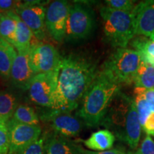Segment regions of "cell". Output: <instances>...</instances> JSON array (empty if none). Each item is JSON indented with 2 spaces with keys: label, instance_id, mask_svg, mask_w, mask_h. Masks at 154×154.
Masks as SVG:
<instances>
[{
  "label": "cell",
  "instance_id": "obj_3",
  "mask_svg": "<svg viewBox=\"0 0 154 154\" xmlns=\"http://www.w3.org/2000/svg\"><path fill=\"white\" fill-rule=\"evenodd\" d=\"M103 31L109 44L116 48H126L136 36L134 14L118 11L106 6L100 9Z\"/></svg>",
  "mask_w": 154,
  "mask_h": 154
},
{
  "label": "cell",
  "instance_id": "obj_6",
  "mask_svg": "<svg viewBox=\"0 0 154 154\" xmlns=\"http://www.w3.org/2000/svg\"><path fill=\"white\" fill-rule=\"evenodd\" d=\"M58 72L41 73L34 76L28 88L31 101L40 106L52 109Z\"/></svg>",
  "mask_w": 154,
  "mask_h": 154
},
{
  "label": "cell",
  "instance_id": "obj_7",
  "mask_svg": "<svg viewBox=\"0 0 154 154\" xmlns=\"http://www.w3.org/2000/svg\"><path fill=\"white\" fill-rule=\"evenodd\" d=\"M71 5L67 1L57 0L50 2L46 8V29L49 36L57 42H62L65 39L66 22Z\"/></svg>",
  "mask_w": 154,
  "mask_h": 154
},
{
  "label": "cell",
  "instance_id": "obj_20",
  "mask_svg": "<svg viewBox=\"0 0 154 154\" xmlns=\"http://www.w3.org/2000/svg\"><path fill=\"white\" fill-rule=\"evenodd\" d=\"M18 101L14 94L7 91H0V119L7 123L12 118Z\"/></svg>",
  "mask_w": 154,
  "mask_h": 154
},
{
  "label": "cell",
  "instance_id": "obj_26",
  "mask_svg": "<svg viewBox=\"0 0 154 154\" xmlns=\"http://www.w3.org/2000/svg\"><path fill=\"white\" fill-rule=\"evenodd\" d=\"M134 154H154V141L151 136H146Z\"/></svg>",
  "mask_w": 154,
  "mask_h": 154
},
{
  "label": "cell",
  "instance_id": "obj_31",
  "mask_svg": "<svg viewBox=\"0 0 154 154\" xmlns=\"http://www.w3.org/2000/svg\"><path fill=\"white\" fill-rule=\"evenodd\" d=\"M140 91L146 99V101H149L152 106H154V88L153 89H143L140 88Z\"/></svg>",
  "mask_w": 154,
  "mask_h": 154
},
{
  "label": "cell",
  "instance_id": "obj_11",
  "mask_svg": "<svg viewBox=\"0 0 154 154\" xmlns=\"http://www.w3.org/2000/svg\"><path fill=\"white\" fill-rule=\"evenodd\" d=\"M42 119L49 123L54 133L68 138L76 137L82 128V121L70 112L51 109Z\"/></svg>",
  "mask_w": 154,
  "mask_h": 154
},
{
  "label": "cell",
  "instance_id": "obj_19",
  "mask_svg": "<svg viewBox=\"0 0 154 154\" xmlns=\"http://www.w3.org/2000/svg\"><path fill=\"white\" fill-rule=\"evenodd\" d=\"M135 88H154V66L142 61L134 80Z\"/></svg>",
  "mask_w": 154,
  "mask_h": 154
},
{
  "label": "cell",
  "instance_id": "obj_30",
  "mask_svg": "<svg viewBox=\"0 0 154 154\" xmlns=\"http://www.w3.org/2000/svg\"><path fill=\"white\" fill-rule=\"evenodd\" d=\"M82 154H126L124 151L121 149H111L107 150V151H88L84 149H82Z\"/></svg>",
  "mask_w": 154,
  "mask_h": 154
},
{
  "label": "cell",
  "instance_id": "obj_17",
  "mask_svg": "<svg viewBox=\"0 0 154 154\" xmlns=\"http://www.w3.org/2000/svg\"><path fill=\"white\" fill-rule=\"evenodd\" d=\"M17 55L14 46L0 37V76L5 81L10 79L11 69Z\"/></svg>",
  "mask_w": 154,
  "mask_h": 154
},
{
  "label": "cell",
  "instance_id": "obj_13",
  "mask_svg": "<svg viewBox=\"0 0 154 154\" xmlns=\"http://www.w3.org/2000/svg\"><path fill=\"white\" fill-rule=\"evenodd\" d=\"M133 13L136 35L151 38L154 34V0L136 4Z\"/></svg>",
  "mask_w": 154,
  "mask_h": 154
},
{
  "label": "cell",
  "instance_id": "obj_16",
  "mask_svg": "<svg viewBox=\"0 0 154 154\" xmlns=\"http://www.w3.org/2000/svg\"><path fill=\"white\" fill-rule=\"evenodd\" d=\"M115 141V136L109 130H99L94 132L89 138L83 141L88 149L95 151H104L110 150Z\"/></svg>",
  "mask_w": 154,
  "mask_h": 154
},
{
  "label": "cell",
  "instance_id": "obj_4",
  "mask_svg": "<svg viewBox=\"0 0 154 154\" xmlns=\"http://www.w3.org/2000/svg\"><path fill=\"white\" fill-rule=\"evenodd\" d=\"M142 61L135 50L117 48L103 63L101 71L119 85L130 84L134 83Z\"/></svg>",
  "mask_w": 154,
  "mask_h": 154
},
{
  "label": "cell",
  "instance_id": "obj_21",
  "mask_svg": "<svg viewBox=\"0 0 154 154\" xmlns=\"http://www.w3.org/2000/svg\"><path fill=\"white\" fill-rule=\"evenodd\" d=\"M17 22L13 11L0 14V37L14 45Z\"/></svg>",
  "mask_w": 154,
  "mask_h": 154
},
{
  "label": "cell",
  "instance_id": "obj_15",
  "mask_svg": "<svg viewBox=\"0 0 154 154\" xmlns=\"http://www.w3.org/2000/svg\"><path fill=\"white\" fill-rule=\"evenodd\" d=\"M13 16L17 22L16 32L14 42V47L17 52L30 51L32 48L35 47L40 41L36 38L29 28L21 20L15 11H13Z\"/></svg>",
  "mask_w": 154,
  "mask_h": 154
},
{
  "label": "cell",
  "instance_id": "obj_25",
  "mask_svg": "<svg viewBox=\"0 0 154 154\" xmlns=\"http://www.w3.org/2000/svg\"><path fill=\"white\" fill-rule=\"evenodd\" d=\"M9 133L7 124L0 119V154H8Z\"/></svg>",
  "mask_w": 154,
  "mask_h": 154
},
{
  "label": "cell",
  "instance_id": "obj_1",
  "mask_svg": "<svg viewBox=\"0 0 154 154\" xmlns=\"http://www.w3.org/2000/svg\"><path fill=\"white\" fill-rule=\"evenodd\" d=\"M99 73L95 61L85 55L61 57L51 109L70 113L76 109Z\"/></svg>",
  "mask_w": 154,
  "mask_h": 154
},
{
  "label": "cell",
  "instance_id": "obj_22",
  "mask_svg": "<svg viewBox=\"0 0 154 154\" xmlns=\"http://www.w3.org/2000/svg\"><path fill=\"white\" fill-rule=\"evenodd\" d=\"M11 119L19 124L31 126L39 125V119L37 113L33 108L25 104L18 105Z\"/></svg>",
  "mask_w": 154,
  "mask_h": 154
},
{
  "label": "cell",
  "instance_id": "obj_18",
  "mask_svg": "<svg viewBox=\"0 0 154 154\" xmlns=\"http://www.w3.org/2000/svg\"><path fill=\"white\" fill-rule=\"evenodd\" d=\"M134 50L139 53L142 60L154 66V40L142 36L131 41Z\"/></svg>",
  "mask_w": 154,
  "mask_h": 154
},
{
  "label": "cell",
  "instance_id": "obj_24",
  "mask_svg": "<svg viewBox=\"0 0 154 154\" xmlns=\"http://www.w3.org/2000/svg\"><path fill=\"white\" fill-rule=\"evenodd\" d=\"M131 0H106L105 4L107 7L112 9L127 12H132L136 4Z\"/></svg>",
  "mask_w": 154,
  "mask_h": 154
},
{
  "label": "cell",
  "instance_id": "obj_10",
  "mask_svg": "<svg viewBox=\"0 0 154 154\" xmlns=\"http://www.w3.org/2000/svg\"><path fill=\"white\" fill-rule=\"evenodd\" d=\"M38 2H26L15 11L21 20L32 31L39 41L46 37L45 15L46 8Z\"/></svg>",
  "mask_w": 154,
  "mask_h": 154
},
{
  "label": "cell",
  "instance_id": "obj_27",
  "mask_svg": "<svg viewBox=\"0 0 154 154\" xmlns=\"http://www.w3.org/2000/svg\"><path fill=\"white\" fill-rule=\"evenodd\" d=\"M21 154H44V136L29 146Z\"/></svg>",
  "mask_w": 154,
  "mask_h": 154
},
{
  "label": "cell",
  "instance_id": "obj_32",
  "mask_svg": "<svg viewBox=\"0 0 154 154\" xmlns=\"http://www.w3.org/2000/svg\"><path fill=\"white\" fill-rule=\"evenodd\" d=\"M150 38H151V39H153L154 40V34H153V36H152V37H151Z\"/></svg>",
  "mask_w": 154,
  "mask_h": 154
},
{
  "label": "cell",
  "instance_id": "obj_12",
  "mask_svg": "<svg viewBox=\"0 0 154 154\" xmlns=\"http://www.w3.org/2000/svg\"><path fill=\"white\" fill-rule=\"evenodd\" d=\"M36 75L32 62L30 51L17 52L11 69L10 79L12 85L19 89L28 90L31 81Z\"/></svg>",
  "mask_w": 154,
  "mask_h": 154
},
{
  "label": "cell",
  "instance_id": "obj_14",
  "mask_svg": "<svg viewBox=\"0 0 154 154\" xmlns=\"http://www.w3.org/2000/svg\"><path fill=\"white\" fill-rule=\"evenodd\" d=\"M44 139L46 154H82V146L76 145L68 138L52 133Z\"/></svg>",
  "mask_w": 154,
  "mask_h": 154
},
{
  "label": "cell",
  "instance_id": "obj_28",
  "mask_svg": "<svg viewBox=\"0 0 154 154\" xmlns=\"http://www.w3.org/2000/svg\"><path fill=\"white\" fill-rule=\"evenodd\" d=\"M22 2L14 0H0V14L15 11L20 7Z\"/></svg>",
  "mask_w": 154,
  "mask_h": 154
},
{
  "label": "cell",
  "instance_id": "obj_9",
  "mask_svg": "<svg viewBox=\"0 0 154 154\" xmlns=\"http://www.w3.org/2000/svg\"><path fill=\"white\" fill-rule=\"evenodd\" d=\"M61 57L52 44L40 42L30 50V58L36 74L55 73L60 67Z\"/></svg>",
  "mask_w": 154,
  "mask_h": 154
},
{
  "label": "cell",
  "instance_id": "obj_8",
  "mask_svg": "<svg viewBox=\"0 0 154 154\" xmlns=\"http://www.w3.org/2000/svg\"><path fill=\"white\" fill-rule=\"evenodd\" d=\"M7 124L9 133L8 154H21L29 146L41 137L42 128L39 125L19 124L11 119Z\"/></svg>",
  "mask_w": 154,
  "mask_h": 154
},
{
  "label": "cell",
  "instance_id": "obj_2",
  "mask_svg": "<svg viewBox=\"0 0 154 154\" xmlns=\"http://www.w3.org/2000/svg\"><path fill=\"white\" fill-rule=\"evenodd\" d=\"M120 85L101 70L82 99L76 115L86 126L95 127L102 124Z\"/></svg>",
  "mask_w": 154,
  "mask_h": 154
},
{
  "label": "cell",
  "instance_id": "obj_5",
  "mask_svg": "<svg viewBox=\"0 0 154 154\" xmlns=\"http://www.w3.org/2000/svg\"><path fill=\"white\" fill-rule=\"evenodd\" d=\"M95 26L93 11L82 3L71 5L66 26L65 40L75 42L85 39L91 35Z\"/></svg>",
  "mask_w": 154,
  "mask_h": 154
},
{
  "label": "cell",
  "instance_id": "obj_23",
  "mask_svg": "<svg viewBox=\"0 0 154 154\" xmlns=\"http://www.w3.org/2000/svg\"><path fill=\"white\" fill-rule=\"evenodd\" d=\"M134 94L135 104H136L138 116H139L140 125H141V127H143L149 115L152 112H154V106L149 101H146L139 88H135Z\"/></svg>",
  "mask_w": 154,
  "mask_h": 154
},
{
  "label": "cell",
  "instance_id": "obj_29",
  "mask_svg": "<svg viewBox=\"0 0 154 154\" xmlns=\"http://www.w3.org/2000/svg\"><path fill=\"white\" fill-rule=\"evenodd\" d=\"M142 128L149 136H154V112H152Z\"/></svg>",
  "mask_w": 154,
  "mask_h": 154
}]
</instances>
